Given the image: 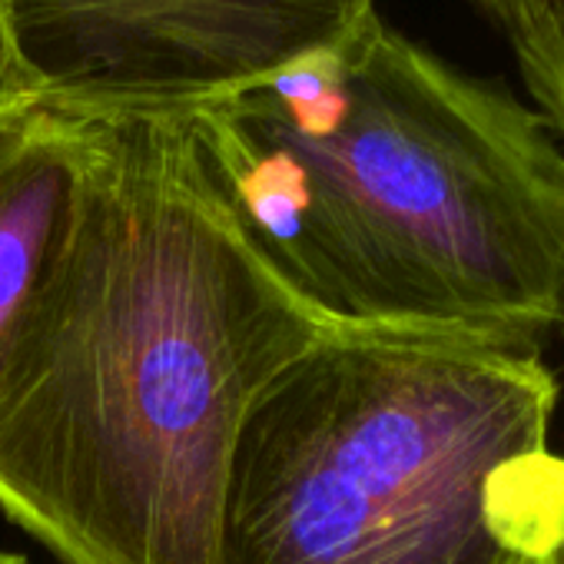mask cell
I'll list each match as a JSON object with an SVG mask.
<instances>
[{"label":"cell","mask_w":564,"mask_h":564,"mask_svg":"<svg viewBox=\"0 0 564 564\" xmlns=\"http://www.w3.org/2000/svg\"><path fill=\"white\" fill-rule=\"evenodd\" d=\"M70 110L80 213L0 366V511L57 564H216L242 422L349 326L269 262L186 110Z\"/></svg>","instance_id":"1"},{"label":"cell","mask_w":564,"mask_h":564,"mask_svg":"<svg viewBox=\"0 0 564 564\" xmlns=\"http://www.w3.org/2000/svg\"><path fill=\"white\" fill-rule=\"evenodd\" d=\"M186 113L259 249L329 319L564 343V150L505 80L376 14Z\"/></svg>","instance_id":"2"},{"label":"cell","mask_w":564,"mask_h":564,"mask_svg":"<svg viewBox=\"0 0 564 564\" xmlns=\"http://www.w3.org/2000/svg\"><path fill=\"white\" fill-rule=\"evenodd\" d=\"M557 395L541 352L349 326L242 422L216 564H521L495 481L547 448Z\"/></svg>","instance_id":"3"},{"label":"cell","mask_w":564,"mask_h":564,"mask_svg":"<svg viewBox=\"0 0 564 564\" xmlns=\"http://www.w3.org/2000/svg\"><path fill=\"white\" fill-rule=\"evenodd\" d=\"M376 0H0L37 97L64 107L186 110L343 51Z\"/></svg>","instance_id":"4"},{"label":"cell","mask_w":564,"mask_h":564,"mask_svg":"<svg viewBox=\"0 0 564 564\" xmlns=\"http://www.w3.org/2000/svg\"><path fill=\"white\" fill-rule=\"evenodd\" d=\"M80 180L70 107L37 100L0 117V366L70 249Z\"/></svg>","instance_id":"5"},{"label":"cell","mask_w":564,"mask_h":564,"mask_svg":"<svg viewBox=\"0 0 564 564\" xmlns=\"http://www.w3.org/2000/svg\"><path fill=\"white\" fill-rule=\"evenodd\" d=\"M495 528L521 564H564V458L551 448L511 462L495 481Z\"/></svg>","instance_id":"6"},{"label":"cell","mask_w":564,"mask_h":564,"mask_svg":"<svg viewBox=\"0 0 564 564\" xmlns=\"http://www.w3.org/2000/svg\"><path fill=\"white\" fill-rule=\"evenodd\" d=\"M465 4L498 31L521 70L531 107L547 120L561 87L557 0H465Z\"/></svg>","instance_id":"7"},{"label":"cell","mask_w":564,"mask_h":564,"mask_svg":"<svg viewBox=\"0 0 564 564\" xmlns=\"http://www.w3.org/2000/svg\"><path fill=\"white\" fill-rule=\"evenodd\" d=\"M37 90L34 84L28 80V74L21 70L8 37H4V28H0V117H8L21 107H31L37 104Z\"/></svg>","instance_id":"8"},{"label":"cell","mask_w":564,"mask_h":564,"mask_svg":"<svg viewBox=\"0 0 564 564\" xmlns=\"http://www.w3.org/2000/svg\"><path fill=\"white\" fill-rule=\"evenodd\" d=\"M557 47H561V87H557V104L547 117V127L564 137V0H557Z\"/></svg>","instance_id":"9"},{"label":"cell","mask_w":564,"mask_h":564,"mask_svg":"<svg viewBox=\"0 0 564 564\" xmlns=\"http://www.w3.org/2000/svg\"><path fill=\"white\" fill-rule=\"evenodd\" d=\"M0 564H34L28 554L21 551H8V547H0Z\"/></svg>","instance_id":"10"}]
</instances>
